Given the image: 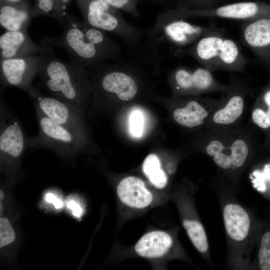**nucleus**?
<instances>
[{"label": "nucleus", "instance_id": "nucleus-1", "mask_svg": "<svg viewBox=\"0 0 270 270\" xmlns=\"http://www.w3.org/2000/svg\"><path fill=\"white\" fill-rule=\"evenodd\" d=\"M66 28L58 38H44L41 42L66 50L73 60L86 68L106 60H120V45L112 40L106 32L80 22L68 12Z\"/></svg>", "mask_w": 270, "mask_h": 270}, {"label": "nucleus", "instance_id": "nucleus-2", "mask_svg": "<svg viewBox=\"0 0 270 270\" xmlns=\"http://www.w3.org/2000/svg\"><path fill=\"white\" fill-rule=\"evenodd\" d=\"M43 49L38 75L41 84L54 97L68 103L85 115L92 93L87 69L73 60L66 63L54 54L52 47L40 42Z\"/></svg>", "mask_w": 270, "mask_h": 270}, {"label": "nucleus", "instance_id": "nucleus-3", "mask_svg": "<svg viewBox=\"0 0 270 270\" xmlns=\"http://www.w3.org/2000/svg\"><path fill=\"white\" fill-rule=\"evenodd\" d=\"M228 244L227 261L234 269H247L254 241V220L248 208L230 194L218 191Z\"/></svg>", "mask_w": 270, "mask_h": 270}, {"label": "nucleus", "instance_id": "nucleus-4", "mask_svg": "<svg viewBox=\"0 0 270 270\" xmlns=\"http://www.w3.org/2000/svg\"><path fill=\"white\" fill-rule=\"evenodd\" d=\"M220 28L201 38L190 46L178 51L174 58L189 56L210 72L242 71L247 61L238 44L226 38Z\"/></svg>", "mask_w": 270, "mask_h": 270}, {"label": "nucleus", "instance_id": "nucleus-5", "mask_svg": "<svg viewBox=\"0 0 270 270\" xmlns=\"http://www.w3.org/2000/svg\"><path fill=\"white\" fill-rule=\"evenodd\" d=\"M139 62L120 60L112 64L101 62L86 68L94 99L116 96L128 101L134 98L139 86L133 74Z\"/></svg>", "mask_w": 270, "mask_h": 270}, {"label": "nucleus", "instance_id": "nucleus-6", "mask_svg": "<svg viewBox=\"0 0 270 270\" xmlns=\"http://www.w3.org/2000/svg\"><path fill=\"white\" fill-rule=\"evenodd\" d=\"M219 28L214 22L198 26L184 19L167 18L159 14L144 44V61L146 62L156 47L164 42L170 46L168 58H174L178 51L190 46L204 35Z\"/></svg>", "mask_w": 270, "mask_h": 270}, {"label": "nucleus", "instance_id": "nucleus-7", "mask_svg": "<svg viewBox=\"0 0 270 270\" xmlns=\"http://www.w3.org/2000/svg\"><path fill=\"white\" fill-rule=\"evenodd\" d=\"M88 24L119 36L132 48L140 46L144 38L142 30L128 22L120 10L104 0H76Z\"/></svg>", "mask_w": 270, "mask_h": 270}, {"label": "nucleus", "instance_id": "nucleus-8", "mask_svg": "<svg viewBox=\"0 0 270 270\" xmlns=\"http://www.w3.org/2000/svg\"><path fill=\"white\" fill-rule=\"evenodd\" d=\"M38 130L36 135L27 136V148L50 150L62 157H74L87 148L86 139L52 121L34 105Z\"/></svg>", "mask_w": 270, "mask_h": 270}, {"label": "nucleus", "instance_id": "nucleus-9", "mask_svg": "<svg viewBox=\"0 0 270 270\" xmlns=\"http://www.w3.org/2000/svg\"><path fill=\"white\" fill-rule=\"evenodd\" d=\"M205 152L234 182L248 165L250 151L248 138L244 135L218 133L208 140Z\"/></svg>", "mask_w": 270, "mask_h": 270}, {"label": "nucleus", "instance_id": "nucleus-10", "mask_svg": "<svg viewBox=\"0 0 270 270\" xmlns=\"http://www.w3.org/2000/svg\"><path fill=\"white\" fill-rule=\"evenodd\" d=\"M26 139L20 122L0 96V154L2 164L10 167L17 164L28 148Z\"/></svg>", "mask_w": 270, "mask_h": 270}, {"label": "nucleus", "instance_id": "nucleus-11", "mask_svg": "<svg viewBox=\"0 0 270 270\" xmlns=\"http://www.w3.org/2000/svg\"><path fill=\"white\" fill-rule=\"evenodd\" d=\"M28 94L34 104L52 121L87 139L84 114L78 109L54 96H44L34 86Z\"/></svg>", "mask_w": 270, "mask_h": 270}, {"label": "nucleus", "instance_id": "nucleus-12", "mask_svg": "<svg viewBox=\"0 0 270 270\" xmlns=\"http://www.w3.org/2000/svg\"><path fill=\"white\" fill-rule=\"evenodd\" d=\"M171 80L175 92L199 94L211 92H228L230 84H222L216 80L212 72L204 67L190 70L178 66L172 72Z\"/></svg>", "mask_w": 270, "mask_h": 270}, {"label": "nucleus", "instance_id": "nucleus-13", "mask_svg": "<svg viewBox=\"0 0 270 270\" xmlns=\"http://www.w3.org/2000/svg\"><path fill=\"white\" fill-rule=\"evenodd\" d=\"M42 56L38 55L17 58L0 59V84L2 88L14 86L27 94L32 83L38 74Z\"/></svg>", "mask_w": 270, "mask_h": 270}, {"label": "nucleus", "instance_id": "nucleus-14", "mask_svg": "<svg viewBox=\"0 0 270 270\" xmlns=\"http://www.w3.org/2000/svg\"><path fill=\"white\" fill-rule=\"evenodd\" d=\"M222 104L212 113L206 124L214 129L227 128L242 116L248 86L243 82L232 79Z\"/></svg>", "mask_w": 270, "mask_h": 270}, {"label": "nucleus", "instance_id": "nucleus-15", "mask_svg": "<svg viewBox=\"0 0 270 270\" xmlns=\"http://www.w3.org/2000/svg\"><path fill=\"white\" fill-rule=\"evenodd\" d=\"M260 13L258 5L254 2H242L223 6L214 10L168 9L162 12L167 18L186 19L198 16L246 20L256 18Z\"/></svg>", "mask_w": 270, "mask_h": 270}, {"label": "nucleus", "instance_id": "nucleus-16", "mask_svg": "<svg viewBox=\"0 0 270 270\" xmlns=\"http://www.w3.org/2000/svg\"><path fill=\"white\" fill-rule=\"evenodd\" d=\"M224 100L210 98L203 99L202 102L196 100L188 101L184 106L176 109L173 113L174 120L179 124L192 128L199 126L208 121L214 110Z\"/></svg>", "mask_w": 270, "mask_h": 270}, {"label": "nucleus", "instance_id": "nucleus-17", "mask_svg": "<svg viewBox=\"0 0 270 270\" xmlns=\"http://www.w3.org/2000/svg\"><path fill=\"white\" fill-rule=\"evenodd\" d=\"M42 46L33 42L27 30L6 31L0 36V60L40 54Z\"/></svg>", "mask_w": 270, "mask_h": 270}, {"label": "nucleus", "instance_id": "nucleus-18", "mask_svg": "<svg viewBox=\"0 0 270 270\" xmlns=\"http://www.w3.org/2000/svg\"><path fill=\"white\" fill-rule=\"evenodd\" d=\"M243 44L257 54L270 48V18H254L244 20L240 28Z\"/></svg>", "mask_w": 270, "mask_h": 270}, {"label": "nucleus", "instance_id": "nucleus-19", "mask_svg": "<svg viewBox=\"0 0 270 270\" xmlns=\"http://www.w3.org/2000/svg\"><path fill=\"white\" fill-rule=\"evenodd\" d=\"M29 0L0 4V24L6 31L27 30L32 17Z\"/></svg>", "mask_w": 270, "mask_h": 270}, {"label": "nucleus", "instance_id": "nucleus-20", "mask_svg": "<svg viewBox=\"0 0 270 270\" xmlns=\"http://www.w3.org/2000/svg\"><path fill=\"white\" fill-rule=\"evenodd\" d=\"M116 192L121 202L130 208H143L149 206L152 200V196L146 188L144 182L135 176L122 179L117 186Z\"/></svg>", "mask_w": 270, "mask_h": 270}, {"label": "nucleus", "instance_id": "nucleus-21", "mask_svg": "<svg viewBox=\"0 0 270 270\" xmlns=\"http://www.w3.org/2000/svg\"><path fill=\"white\" fill-rule=\"evenodd\" d=\"M172 242V238L168 232L153 231L144 234L136 244L134 250L142 257L156 258L166 254Z\"/></svg>", "mask_w": 270, "mask_h": 270}, {"label": "nucleus", "instance_id": "nucleus-22", "mask_svg": "<svg viewBox=\"0 0 270 270\" xmlns=\"http://www.w3.org/2000/svg\"><path fill=\"white\" fill-rule=\"evenodd\" d=\"M142 170L150 182L156 188L166 186L168 179L166 174L160 168L159 158L155 154H150L145 158Z\"/></svg>", "mask_w": 270, "mask_h": 270}, {"label": "nucleus", "instance_id": "nucleus-23", "mask_svg": "<svg viewBox=\"0 0 270 270\" xmlns=\"http://www.w3.org/2000/svg\"><path fill=\"white\" fill-rule=\"evenodd\" d=\"M258 267L262 270H270V231L265 232L260 240L258 252Z\"/></svg>", "mask_w": 270, "mask_h": 270}, {"label": "nucleus", "instance_id": "nucleus-24", "mask_svg": "<svg viewBox=\"0 0 270 270\" xmlns=\"http://www.w3.org/2000/svg\"><path fill=\"white\" fill-rule=\"evenodd\" d=\"M32 17L41 16H51L58 20V14L55 0H36L32 7Z\"/></svg>", "mask_w": 270, "mask_h": 270}, {"label": "nucleus", "instance_id": "nucleus-25", "mask_svg": "<svg viewBox=\"0 0 270 270\" xmlns=\"http://www.w3.org/2000/svg\"><path fill=\"white\" fill-rule=\"evenodd\" d=\"M113 7L124 11L138 18L140 13L138 9V0H104Z\"/></svg>", "mask_w": 270, "mask_h": 270}, {"label": "nucleus", "instance_id": "nucleus-26", "mask_svg": "<svg viewBox=\"0 0 270 270\" xmlns=\"http://www.w3.org/2000/svg\"><path fill=\"white\" fill-rule=\"evenodd\" d=\"M15 240L14 232L8 220L0 218V247L11 244Z\"/></svg>", "mask_w": 270, "mask_h": 270}, {"label": "nucleus", "instance_id": "nucleus-27", "mask_svg": "<svg viewBox=\"0 0 270 270\" xmlns=\"http://www.w3.org/2000/svg\"><path fill=\"white\" fill-rule=\"evenodd\" d=\"M144 119L142 114L138 110L132 112L130 116V126L131 133L135 136L142 135Z\"/></svg>", "mask_w": 270, "mask_h": 270}, {"label": "nucleus", "instance_id": "nucleus-28", "mask_svg": "<svg viewBox=\"0 0 270 270\" xmlns=\"http://www.w3.org/2000/svg\"><path fill=\"white\" fill-rule=\"evenodd\" d=\"M252 120L261 128L267 129L270 127V118L266 111L262 108L256 107L252 110Z\"/></svg>", "mask_w": 270, "mask_h": 270}, {"label": "nucleus", "instance_id": "nucleus-29", "mask_svg": "<svg viewBox=\"0 0 270 270\" xmlns=\"http://www.w3.org/2000/svg\"><path fill=\"white\" fill-rule=\"evenodd\" d=\"M58 14V22L61 24H66V18L68 13L67 8L72 0H55Z\"/></svg>", "mask_w": 270, "mask_h": 270}, {"label": "nucleus", "instance_id": "nucleus-30", "mask_svg": "<svg viewBox=\"0 0 270 270\" xmlns=\"http://www.w3.org/2000/svg\"><path fill=\"white\" fill-rule=\"evenodd\" d=\"M66 206L70 210L72 215L78 218H80L83 214V210L81 206L76 200L68 199L66 201Z\"/></svg>", "mask_w": 270, "mask_h": 270}, {"label": "nucleus", "instance_id": "nucleus-31", "mask_svg": "<svg viewBox=\"0 0 270 270\" xmlns=\"http://www.w3.org/2000/svg\"><path fill=\"white\" fill-rule=\"evenodd\" d=\"M43 198L46 202L52 204L56 209H61L64 206V204L62 200L52 192L46 193Z\"/></svg>", "mask_w": 270, "mask_h": 270}, {"label": "nucleus", "instance_id": "nucleus-32", "mask_svg": "<svg viewBox=\"0 0 270 270\" xmlns=\"http://www.w3.org/2000/svg\"><path fill=\"white\" fill-rule=\"evenodd\" d=\"M262 98L264 102L268 108V110L266 112L268 113L270 118V89L264 92Z\"/></svg>", "mask_w": 270, "mask_h": 270}, {"label": "nucleus", "instance_id": "nucleus-33", "mask_svg": "<svg viewBox=\"0 0 270 270\" xmlns=\"http://www.w3.org/2000/svg\"><path fill=\"white\" fill-rule=\"evenodd\" d=\"M20 0H0V4L16 2Z\"/></svg>", "mask_w": 270, "mask_h": 270}, {"label": "nucleus", "instance_id": "nucleus-34", "mask_svg": "<svg viewBox=\"0 0 270 270\" xmlns=\"http://www.w3.org/2000/svg\"><path fill=\"white\" fill-rule=\"evenodd\" d=\"M2 198H3V194H2V192H0V198L2 199Z\"/></svg>", "mask_w": 270, "mask_h": 270}, {"label": "nucleus", "instance_id": "nucleus-35", "mask_svg": "<svg viewBox=\"0 0 270 270\" xmlns=\"http://www.w3.org/2000/svg\"></svg>", "mask_w": 270, "mask_h": 270}]
</instances>
